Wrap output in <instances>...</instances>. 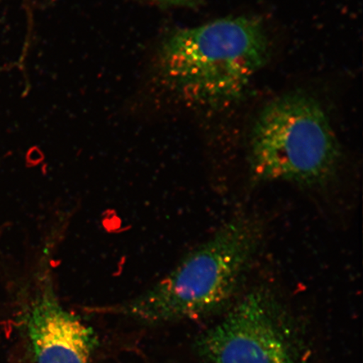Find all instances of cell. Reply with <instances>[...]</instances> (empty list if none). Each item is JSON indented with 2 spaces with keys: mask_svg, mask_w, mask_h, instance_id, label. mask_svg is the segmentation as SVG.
I'll use <instances>...</instances> for the list:
<instances>
[{
  "mask_svg": "<svg viewBox=\"0 0 363 363\" xmlns=\"http://www.w3.org/2000/svg\"><path fill=\"white\" fill-rule=\"evenodd\" d=\"M262 238L259 222L246 216L235 217L146 291L126 301L88 307L85 311L153 325L211 315L233 298Z\"/></svg>",
  "mask_w": 363,
  "mask_h": 363,
  "instance_id": "cell-1",
  "label": "cell"
},
{
  "mask_svg": "<svg viewBox=\"0 0 363 363\" xmlns=\"http://www.w3.org/2000/svg\"><path fill=\"white\" fill-rule=\"evenodd\" d=\"M342 151L328 113L315 98L282 95L263 107L249 143L255 182L320 188L337 175Z\"/></svg>",
  "mask_w": 363,
  "mask_h": 363,
  "instance_id": "cell-3",
  "label": "cell"
},
{
  "mask_svg": "<svg viewBox=\"0 0 363 363\" xmlns=\"http://www.w3.org/2000/svg\"><path fill=\"white\" fill-rule=\"evenodd\" d=\"M49 247L35 272L34 291L21 322L35 363H92L96 333L62 305L54 284Z\"/></svg>",
  "mask_w": 363,
  "mask_h": 363,
  "instance_id": "cell-5",
  "label": "cell"
},
{
  "mask_svg": "<svg viewBox=\"0 0 363 363\" xmlns=\"http://www.w3.org/2000/svg\"><path fill=\"white\" fill-rule=\"evenodd\" d=\"M142 1L164 4V6H176V4L188 3L190 0H142Z\"/></svg>",
  "mask_w": 363,
  "mask_h": 363,
  "instance_id": "cell-6",
  "label": "cell"
},
{
  "mask_svg": "<svg viewBox=\"0 0 363 363\" xmlns=\"http://www.w3.org/2000/svg\"><path fill=\"white\" fill-rule=\"evenodd\" d=\"M289 317L267 289L248 293L197 339L204 363H302Z\"/></svg>",
  "mask_w": 363,
  "mask_h": 363,
  "instance_id": "cell-4",
  "label": "cell"
},
{
  "mask_svg": "<svg viewBox=\"0 0 363 363\" xmlns=\"http://www.w3.org/2000/svg\"><path fill=\"white\" fill-rule=\"evenodd\" d=\"M269 57L262 21L227 16L174 30L159 45V80L198 106L221 108L237 101Z\"/></svg>",
  "mask_w": 363,
  "mask_h": 363,
  "instance_id": "cell-2",
  "label": "cell"
}]
</instances>
